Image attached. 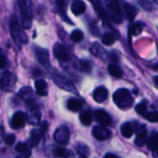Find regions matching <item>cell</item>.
<instances>
[{
  "mask_svg": "<svg viewBox=\"0 0 158 158\" xmlns=\"http://www.w3.org/2000/svg\"><path fill=\"white\" fill-rule=\"evenodd\" d=\"M9 31L12 37V40L16 44L17 46L19 48L23 45L28 44L29 39L26 35V33L22 31L20 28V25L16 18L15 15H11L9 19Z\"/></svg>",
  "mask_w": 158,
  "mask_h": 158,
  "instance_id": "obj_1",
  "label": "cell"
},
{
  "mask_svg": "<svg viewBox=\"0 0 158 158\" xmlns=\"http://www.w3.org/2000/svg\"><path fill=\"white\" fill-rule=\"evenodd\" d=\"M21 18V24L23 29L29 30L32 25L33 10L31 0H17Z\"/></svg>",
  "mask_w": 158,
  "mask_h": 158,
  "instance_id": "obj_2",
  "label": "cell"
},
{
  "mask_svg": "<svg viewBox=\"0 0 158 158\" xmlns=\"http://www.w3.org/2000/svg\"><path fill=\"white\" fill-rule=\"evenodd\" d=\"M105 8L113 22L116 24H121L123 22L124 16L118 0H105Z\"/></svg>",
  "mask_w": 158,
  "mask_h": 158,
  "instance_id": "obj_3",
  "label": "cell"
},
{
  "mask_svg": "<svg viewBox=\"0 0 158 158\" xmlns=\"http://www.w3.org/2000/svg\"><path fill=\"white\" fill-rule=\"evenodd\" d=\"M113 101L119 108L126 110L132 106L133 105V98L131 94L127 89H118L113 94Z\"/></svg>",
  "mask_w": 158,
  "mask_h": 158,
  "instance_id": "obj_4",
  "label": "cell"
},
{
  "mask_svg": "<svg viewBox=\"0 0 158 158\" xmlns=\"http://www.w3.org/2000/svg\"><path fill=\"white\" fill-rule=\"evenodd\" d=\"M52 79L54 81V82L61 89L66 90L68 92L73 93V94H77V89L75 88L74 84L71 82L70 80H69L67 77H65L64 75L58 73L57 71H54L52 73Z\"/></svg>",
  "mask_w": 158,
  "mask_h": 158,
  "instance_id": "obj_5",
  "label": "cell"
},
{
  "mask_svg": "<svg viewBox=\"0 0 158 158\" xmlns=\"http://www.w3.org/2000/svg\"><path fill=\"white\" fill-rule=\"evenodd\" d=\"M17 77L13 72L5 71L0 76V87L5 92H12L15 89Z\"/></svg>",
  "mask_w": 158,
  "mask_h": 158,
  "instance_id": "obj_6",
  "label": "cell"
},
{
  "mask_svg": "<svg viewBox=\"0 0 158 158\" xmlns=\"http://www.w3.org/2000/svg\"><path fill=\"white\" fill-rule=\"evenodd\" d=\"M89 1L93 4V6H94L95 11H96L97 14L99 15L100 19H102L104 25L106 26L109 30H111V31L117 32V31H115V30L113 29L112 25H111L110 19H109V17H108V15H107V13H106V8H105L104 5H103V3H102V1H101V0H89Z\"/></svg>",
  "mask_w": 158,
  "mask_h": 158,
  "instance_id": "obj_7",
  "label": "cell"
},
{
  "mask_svg": "<svg viewBox=\"0 0 158 158\" xmlns=\"http://www.w3.org/2000/svg\"><path fill=\"white\" fill-rule=\"evenodd\" d=\"M54 56L62 64L69 63L71 60V53L69 49L62 44L56 43L54 45Z\"/></svg>",
  "mask_w": 158,
  "mask_h": 158,
  "instance_id": "obj_8",
  "label": "cell"
},
{
  "mask_svg": "<svg viewBox=\"0 0 158 158\" xmlns=\"http://www.w3.org/2000/svg\"><path fill=\"white\" fill-rule=\"evenodd\" d=\"M51 1L55 6V11L60 16V18L66 22L73 24L71 19L67 15V8L70 0H51Z\"/></svg>",
  "mask_w": 158,
  "mask_h": 158,
  "instance_id": "obj_9",
  "label": "cell"
},
{
  "mask_svg": "<svg viewBox=\"0 0 158 158\" xmlns=\"http://www.w3.org/2000/svg\"><path fill=\"white\" fill-rule=\"evenodd\" d=\"M33 52L34 55L38 60V62L45 69H50L51 67V62H50V57H49V53L48 50L43 47H40L38 45L33 46Z\"/></svg>",
  "mask_w": 158,
  "mask_h": 158,
  "instance_id": "obj_10",
  "label": "cell"
},
{
  "mask_svg": "<svg viewBox=\"0 0 158 158\" xmlns=\"http://www.w3.org/2000/svg\"><path fill=\"white\" fill-rule=\"evenodd\" d=\"M27 120L30 124L36 125L39 123L41 118V114L38 106L34 104L33 100L28 102V112H27Z\"/></svg>",
  "mask_w": 158,
  "mask_h": 158,
  "instance_id": "obj_11",
  "label": "cell"
},
{
  "mask_svg": "<svg viewBox=\"0 0 158 158\" xmlns=\"http://www.w3.org/2000/svg\"><path fill=\"white\" fill-rule=\"evenodd\" d=\"M54 139L59 144H67L70 139V133L68 128L65 126L58 127L54 133Z\"/></svg>",
  "mask_w": 158,
  "mask_h": 158,
  "instance_id": "obj_12",
  "label": "cell"
},
{
  "mask_svg": "<svg viewBox=\"0 0 158 158\" xmlns=\"http://www.w3.org/2000/svg\"><path fill=\"white\" fill-rule=\"evenodd\" d=\"M121 9H122V13L123 16L125 15V18L129 20V21H133V19H135L137 13H138V9L133 6L131 4H130L129 2L125 1V0H121Z\"/></svg>",
  "mask_w": 158,
  "mask_h": 158,
  "instance_id": "obj_13",
  "label": "cell"
},
{
  "mask_svg": "<svg viewBox=\"0 0 158 158\" xmlns=\"http://www.w3.org/2000/svg\"><path fill=\"white\" fill-rule=\"evenodd\" d=\"M25 122H26L25 114L21 111H18L12 116L9 125L13 130H18V129L22 128L25 125Z\"/></svg>",
  "mask_w": 158,
  "mask_h": 158,
  "instance_id": "obj_14",
  "label": "cell"
},
{
  "mask_svg": "<svg viewBox=\"0 0 158 158\" xmlns=\"http://www.w3.org/2000/svg\"><path fill=\"white\" fill-rule=\"evenodd\" d=\"M93 135L98 141H106V140L110 138L111 131L108 129H106L105 126L99 125V126L94 127V129H93Z\"/></svg>",
  "mask_w": 158,
  "mask_h": 158,
  "instance_id": "obj_15",
  "label": "cell"
},
{
  "mask_svg": "<svg viewBox=\"0 0 158 158\" xmlns=\"http://www.w3.org/2000/svg\"><path fill=\"white\" fill-rule=\"evenodd\" d=\"M134 126L136 127V131H137V137L135 139V144L137 146H143L146 143V131H145V127L143 125L138 124V123H134Z\"/></svg>",
  "mask_w": 158,
  "mask_h": 158,
  "instance_id": "obj_16",
  "label": "cell"
},
{
  "mask_svg": "<svg viewBox=\"0 0 158 158\" xmlns=\"http://www.w3.org/2000/svg\"><path fill=\"white\" fill-rule=\"evenodd\" d=\"M91 53L94 56H97L101 59H106L109 57V53L105 50V48L99 44V43H94L90 48Z\"/></svg>",
  "mask_w": 158,
  "mask_h": 158,
  "instance_id": "obj_17",
  "label": "cell"
},
{
  "mask_svg": "<svg viewBox=\"0 0 158 158\" xmlns=\"http://www.w3.org/2000/svg\"><path fill=\"white\" fill-rule=\"evenodd\" d=\"M94 118L102 126H107L111 122L110 116L105 110H102V109H98L94 112Z\"/></svg>",
  "mask_w": 158,
  "mask_h": 158,
  "instance_id": "obj_18",
  "label": "cell"
},
{
  "mask_svg": "<svg viewBox=\"0 0 158 158\" xmlns=\"http://www.w3.org/2000/svg\"><path fill=\"white\" fill-rule=\"evenodd\" d=\"M93 97H94V99L95 102H97V103H103L108 97V91L104 86H100V87L96 88L94 91Z\"/></svg>",
  "mask_w": 158,
  "mask_h": 158,
  "instance_id": "obj_19",
  "label": "cell"
},
{
  "mask_svg": "<svg viewBox=\"0 0 158 158\" xmlns=\"http://www.w3.org/2000/svg\"><path fill=\"white\" fill-rule=\"evenodd\" d=\"M70 10L75 16H81L86 10V5L82 0H73L70 5Z\"/></svg>",
  "mask_w": 158,
  "mask_h": 158,
  "instance_id": "obj_20",
  "label": "cell"
},
{
  "mask_svg": "<svg viewBox=\"0 0 158 158\" xmlns=\"http://www.w3.org/2000/svg\"><path fill=\"white\" fill-rule=\"evenodd\" d=\"M73 66L77 70L84 72V73H90L92 70V65L88 60L75 59L73 62Z\"/></svg>",
  "mask_w": 158,
  "mask_h": 158,
  "instance_id": "obj_21",
  "label": "cell"
},
{
  "mask_svg": "<svg viewBox=\"0 0 158 158\" xmlns=\"http://www.w3.org/2000/svg\"><path fill=\"white\" fill-rule=\"evenodd\" d=\"M67 106L70 111L77 112V111H80L82 108L83 102L79 98H69L68 103H67Z\"/></svg>",
  "mask_w": 158,
  "mask_h": 158,
  "instance_id": "obj_22",
  "label": "cell"
},
{
  "mask_svg": "<svg viewBox=\"0 0 158 158\" xmlns=\"http://www.w3.org/2000/svg\"><path fill=\"white\" fill-rule=\"evenodd\" d=\"M145 26V24L143 21H137L135 23H132L130 28H129V35L130 36H137L140 35L143 30V27Z\"/></svg>",
  "mask_w": 158,
  "mask_h": 158,
  "instance_id": "obj_23",
  "label": "cell"
},
{
  "mask_svg": "<svg viewBox=\"0 0 158 158\" xmlns=\"http://www.w3.org/2000/svg\"><path fill=\"white\" fill-rule=\"evenodd\" d=\"M35 89L40 96L47 95V83L44 80H37L35 81Z\"/></svg>",
  "mask_w": 158,
  "mask_h": 158,
  "instance_id": "obj_24",
  "label": "cell"
},
{
  "mask_svg": "<svg viewBox=\"0 0 158 158\" xmlns=\"http://www.w3.org/2000/svg\"><path fill=\"white\" fill-rule=\"evenodd\" d=\"M117 39H118V32L110 31V32H106L102 36L101 41L105 45H111L115 43Z\"/></svg>",
  "mask_w": 158,
  "mask_h": 158,
  "instance_id": "obj_25",
  "label": "cell"
},
{
  "mask_svg": "<svg viewBox=\"0 0 158 158\" xmlns=\"http://www.w3.org/2000/svg\"><path fill=\"white\" fill-rule=\"evenodd\" d=\"M43 135H44V132L41 130H39V131H33L31 132V138L29 140V144H27L28 147H34V146H36L38 144V143H39V141H40V139L42 138Z\"/></svg>",
  "mask_w": 158,
  "mask_h": 158,
  "instance_id": "obj_26",
  "label": "cell"
},
{
  "mask_svg": "<svg viewBox=\"0 0 158 158\" xmlns=\"http://www.w3.org/2000/svg\"><path fill=\"white\" fill-rule=\"evenodd\" d=\"M18 95L22 98L23 100H27L28 102L29 101H31L32 100V97H33V94H32V89L29 86H25V87H22Z\"/></svg>",
  "mask_w": 158,
  "mask_h": 158,
  "instance_id": "obj_27",
  "label": "cell"
},
{
  "mask_svg": "<svg viewBox=\"0 0 158 158\" xmlns=\"http://www.w3.org/2000/svg\"><path fill=\"white\" fill-rule=\"evenodd\" d=\"M107 70L109 72V74L115 78H121L122 75H123V71L122 69L116 64H110L108 65V68H107Z\"/></svg>",
  "mask_w": 158,
  "mask_h": 158,
  "instance_id": "obj_28",
  "label": "cell"
},
{
  "mask_svg": "<svg viewBox=\"0 0 158 158\" xmlns=\"http://www.w3.org/2000/svg\"><path fill=\"white\" fill-rule=\"evenodd\" d=\"M133 129H134V128H133L132 124L127 122V123H124V124L121 126L120 131H121L122 135H123L125 138H131V137L132 136L133 132H134Z\"/></svg>",
  "mask_w": 158,
  "mask_h": 158,
  "instance_id": "obj_29",
  "label": "cell"
},
{
  "mask_svg": "<svg viewBox=\"0 0 158 158\" xmlns=\"http://www.w3.org/2000/svg\"><path fill=\"white\" fill-rule=\"evenodd\" d=\"M147 147L153 153H157V133L156 131L152 133L150 139L148 140Z\"/></svg>",
  "mask_w": 158,
  "mask_h": 158,
  "instance_id": "obj_30",
  "label": "cell"
},
{
  "mask_svg": "<svg viewBox=\"0 0 158 158\" xmlns=\"http://www.w3.org/2000/svg\"><path fill=\"white\" fill-rule=\"evenodd\" d=\"M80 120L83 125L89 126L93 120V116H92L91 111L90 110H84L83 112H81L80 115Z\"/></svg>",
  "mask_w": 158,
  "mask_h": 158,
  "instance_id": "obj_31",
  "label": "cell"
},
{
  "mask_svg": "<svg viewBox=\"0 0 158 158\" xmlns=\"http://www.w3.org/2000/svg\"><path fill=\"white\" fill-rule=\"evenodd\" d=\"M70 40L74 43H81L83 40V32L80 29H75L74 31H71L70 33Z\"/></svg>",
  "mask_w": 158,
  "mask_h": 158,
  "instance_id": "obj_32",
  "label": "cell"
},
{
  "mask_svg": "<svg viewBox=\"0 0 158 158\" xmlns=\"http://www.w3.org/2000/svg\"><path fill=\"white\" fill-rule=\"evenodd\" d=\"M138 5L146 11H153L155 9L154 4L151 0H138Z\"/></svg>",
  "mask_w": 158,
  "mask_h": 158,
  "instance_id": "obj_33",
  "label": "cell"
},
{
  "mask_svg": "<svg viewBox=\"0 0 158 158\" xmlns=\"http://www.w3.org/2000/svg\"><path fill=\"white\" fill-rule=\"evenodd\" d=\"M55 155L58 157L62 158H68L69 156H73V154L71 152H69V150L67 149H64V148H56L55 150Z\"/></svg>",
  "mask_w": 158,
  "mask_h": 158,
  "instance_id": "obj_34",
  "label": "cell"
},
{
  "mask_svg": "<svg viewBox=\"0 0 158 158\" xmlns=\"http://www.w3.org/2000/svg\"><path fill=\"white\" fill-rule=\"evenodd\" d=\"M77 151L78 154L81 156V157L82 158H87L90 155V150L85 144H80L77 148Z\"/></svg>",
  "mask_w": 158,
  "mask_h": 158,
  "instance_id": "obj_35",
  "label": "cell"
},
{
  "mask_svg": "<svg viewBox=\"0 0 158 158\" xmlns=\"http://www.w3.org/2000/svg\"><path fill=\"white\" fill-rule=\"evenodd\" d=\"M135 110L140 115H144L147 112V101H143L136 106Z\"/></svg>",
  "mask_w": 158,
  "mask_h": 158,
  "instance_id": "obj_36",
  "label": "cell"
},
{
  "mask_svg": "<svg viewBox=\"0 0 158 158\" xmlns=\"http://www.w3.org/2000/svg\"><path fill=\"white\" fill-rule=\"evenodd\" d=\"M146 118H147L149 121L156 123L158 119L157 112H156V111H151V112L146 113Z\"/></svg>",
  "mask_w": 158,
  "mask_h": 158,
  "instance_id": "obj_37",
  "label": "cell"
},
{
  "mask_svg": "<svg viewBox=\"0 0 158 158\" xmlns=\"http://www.w3.org/2000/svg\"><path fill=\"white\" fill-rule=\"evenodd\" d=\"M8 62H7V59L2 50V48L0 47V69H4L7 66Z\"/></svg>",
  "mask_w": 158,
  "mask_h": 158,
  "instance_id": "obj_38",
  "label": "cell"
},
{
  "mask_svg": "<svg viewBox=\"0 0 158 158\" xmlns=\"http://www.w3.org/2000/svg\"><path fill=\"white\" fill-rule=\"evenodd\" d=\"M16 151L19 152V153H26V152H29V147L27 144H24L22 143H18V145L16 146Z\"/></svg>",
  "mask_w": 158,
  "mask_h": 158,
  "instance_id": "obj_39",
  "label": "cell"
},
{
  "mask_svg": "<svg viewBox=\"0 0 158 158\" xmlns=\"http://www.w3.org/2000/svg\"><path fill=\"white\" fill-rule=\"evenodd\" d=\"M5 143H6V145H8V146H11L14 143H15V141H16V138H15V136L13 135V134H8V135H6V137H5Z\"/></svg>",
  "mask_w": 158,
  "mask_h": 158,
  "instance_id": "obj_40",
  "label": "cell"
},
{
  "mask_svg": "<svg viewBox=\"0 0 158 158\" xmlns=\"http://www.w3.org/2000/svg\"><path fill=\"white\" fill-rule=\"evenodd\" d=\"M30 156H31V152L29 151V152H26V153H21L18 157L16 158H28Z\"/></svg>",
  "mask_w": 158,
  "mask_h": 158,
  "instance_id": "obj_41",
  "label": "cell"
},
{
  "mask_svg": "<svg viewBox=\"0 0 158 158\" xmlns=\"http://www.w3.org/2000/svg\"><path fill=\"white\" fill-rule=\"evenodd\" d=\"M3 136H4V128L0 125V143L3 141Z\"/></svg>",
  "mask_w": 158,
  "mask_h": 158,
  "instance_id": "obj_42",
  "label": "cell"
},
{
  "mask_svg": "<svg viewBox=\"0 0 158 158\" xmlns=\"http://www.w3.org/2000/svg\"><path fill=\"white\" fill-rule=\"evenodd\" d=\"M105 158H118L115 155H113V154H107V155H106L105 156Z\"/></svg>",
  "mask_w": 158,
  "mask_h": 158,
  "instance_id": "obj_43",
  "label": "cell"
},
{
  "mask_svg": "<svg viewBox=\"0 0 158 158\" xmlns=\"http://www.w3.org/2000/svg\"><path fill=\"white\" fill-rule=\"evenodd\" d=\"M157 79H158L157 76H156V77L154 78V81H155V84H156V87H157Z\"/></svg>",
  "mask_w": 158,
  "mask_h": 158,
  "instance_id": "obj_44",
  "label": "cell"
},
{
  "mask_svg": "<svg viewBox=\"0 0 158 158\" xmlns=\"http://www.w3.org/2000/svg\"><path fill=\"white\" fill-rule=\"evenodd\" d=\"M153 1H154V2H155L156 4H157V3H158V0H153Z\"/></svg>",
  "mask_w": 158,
  "mask_h": 158,
  "instance_id": "obj_45",
  "label": "cell"
},
{
  "mask_svg": "<svg viewBox=\"0 0 158 158\" xmlns=\"http://www.w3.org/2000/svg\"><path fill=\"white\" fill-rule=\"evenodd\" d=\"M81 158H82V157H81Z\"/></svg>",
  "mask_w": 158,
  "mask_h": 158,
  "instance_id": "obj_46",
  "label": "cell"
}]
</instances>
